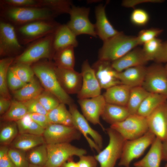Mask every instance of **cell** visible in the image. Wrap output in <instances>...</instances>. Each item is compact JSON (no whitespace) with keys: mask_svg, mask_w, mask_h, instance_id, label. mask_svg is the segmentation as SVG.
<instances>
[{"mask_svg":"<svg viewBox=\"0 0 167 167\" xmlns=\"http://www.w3.org/2000/svg\"><path fill=\"white\" fill-rule=\"evenodd\" d=\"M0 20L15 27L37 20H53L58 15L45 8L22 7L0 5Z\"/></svg>","mask_w":167,"mask_h":167,"instance_id":"1","label":"cell"},{"mask_svg":"<svg viewBox=\"0 0 167 167\" xmlns=\"http://www.w3.org/2000/svg\"><path fill=\"white\" fill-rule=\"evenodd\" d=\"M35 75L44 89L55 96L61 103L70 105L72 99L61 86L55 71V65L50 61H39L31 65Z\"/></svg>","mask_w":167,"mask_h":167,"instance_id":"2","label":"cell"},{"mask_svg":"<svg viewBox=\"0 0 167 167\" xmlns=\"http://www.w3.org/2000/svg\"><path fill=\"white\" fill-rule=\"evenodd\" d=\"M103 42L98 52V59L111 62L139 45L137 36H126L122 32Z\"/></svg>","mask_w":167,"mask_h":167,"instance_id":"3","label":"cell"},{"mask_svg":"<svg viewBox=\"0 0 167 167\" xmlns=\"http://www.w3.org/2000/svg\"><path fill=\"white\" fill-rule=\"evenodd\" d=\"M54 33L28 45L23 52L15 57L13 63L32 65L42 59H52L55 53L53 44Z\"/></svg>","mask_w":167,"mask_h":167,"instance_id":"4","label":"cell"},{"mask_svg":"<svg viewBox=\"0 0 167 167\" xmlns=\"http://www.w3.org/2000/svg\"><path fill=\"white\" fill-rule=\"evenodd\" d=\"M60 24L54 19L40 20L15 27V29L19 42L24 46L54 33Z\"/></svg>","mask_w":167,"mask_h":167,"instance_id":"5","label":"cell"},{"mask_svg":"<svg viewBox=\"0 0 167 167\" xmlns=\"http://www.w3.org/2000/svg\"><path fill=\"white\" fill-rule=\"evenodd\" d=\"M105 131L109 137V143L94 156L100 167H114L117 160L121 157L126 140L110 127Z\"/></svg>","mask_w":167,"mask_h":167,"instance_id":"6","label":"cell"},{"mask_svg":"<svg viewBox=\"0 0 167 167\" xmlns=\"http://www.w3.org/2000/svg\"><path fill=\"white\" fill-rule=\"evenodd\" d=\"M156 138L149 130L142 136L131 140H126L123 148L118 165L129 167L132 161L140 157L152 144Z\"/></svg>","mask_w":167,"mask_h":167,"instance_id":"7","label":"cell"},{"mask_svg":"<svg viewBox=\"0 0 167 167\" xmlns=\"http://www.w3.org/2000/svg\"><path fill=\"white\" fill-rule=\"evenodd\" d=\"M69 111L72 116L73 126L84 136L91 148L99 153L103 147V140L101 135L91 127L74 103L69 105Z\"/></svg>","mask_w":167,"mask_h":167,"instance_id":"8","label":"cell"},{"mask_svg":"<svg viewBox=\"0 0 167 167\" xmlns=\"http://www.w3.org/2000/svg\"><path fill=\"white\" fill-rule=\"evenodd\" d=\"M126 140L139 138L149 130L147 118L137 113L130 114L125 120L110 125Z\"/></svg>","mask_w":167,"mask_h":167,"instance_id":"9","label":"cell"},{"mask_svg":"<svg viewBox=\"0 0 167 167\" xmlns=\"http://www.w3.org/2000/svg\"><path fill=\"white\" fill-rule=\"evenodd\" d=\"M19 42L15 27L11 24L0 20V56L3 58L16 57L25 49Z\"/></svg>","mask_w":167,"mask_h":167,"instance_id":"10","label":"cell"},{"mask_svg":"<svg viewBox=\"0 0 167 167\" xmlns=\"http://www.w3.org/2000/svg\"><path fill=\"white\" fill-rule=\"evenodd\" d=\"M47 148L48 158L45 167H61L73 156L79 157L87 152L85 149L70 143L47 144Z\"/></svg>","mask_w":167,"mask_h":167,"instance_id":"11","label":"cell"},{"mask_svg":"<svg viewBox=\"0 0 167 167\" xmlns=\"http://www.w3.org/2000/svg\"><path fill=\"white\" fill-rule=\"evenodd\" d=\"M90 9L85 7L72 6L69 13L70 19L66 24L68 27L77 36L86 34L96 37L94 24L89 20Z\"/></svg>","mask_w":167,"mask_h":167,"instance_id":"12","label":"cell"},{"mask_svg":"<svg viewBox=\"0 0 167 167\" xmlns=\"http://www.w3.org/2000/svg\"><path fill=\"white\" fill-rule=\"evenodd\" d=\"M142 86L149 92L167 96V74L164 66L158 63L147 67Z\"/></svg>","mask_w":167,"mask_h":167,"instance_id":"13","label":"cell"},{"mask_svg":"<svg viewBox=\"0 0 167 167\" xmlns=\"http://www.w3.org/2000/svg\"><path fill=\"white\" fill-rule=\"evenodd\" d=\"M81 134L74 127L51 123L45 129L43 136L47 144L70 143L80 139Z\"/></svg>","mask_w":167,"mask_h":167,"instance_id":"14","label":"cell"},{"mask_svg":"<svg viewBox=\"0 0 167 167\" xmlns=\"http://www.w3.org/2000/svg\"><path fill=\"white\" fill-rule=\"evenodd\" d=\"M78 102L83 115L90 122L98 125L104 131L106 130L101 123L100 118L104 111L106 102L103 95L93 97L79 99Z\"/></svg>","mask_w":167,"mask_h":167,"instance_id":"15","label":"cell"},{"mask_svg":"<svg viewBox=\"0 0 167 167\" xmlns=\"http://www.w3.org/2000/svg\"><path fill=\"white\" fill-rule=\"evenodd\" d=\"M82 83L81 89L77 94L79 99L89 98L101 95V88L94 71L87 60L81 66Z\"/></svg>","mask_w":167,"mask_h":167,"instance_id":"16","label":"cell"},{"mask_svg":"<svg viewBox=\"0 0 167 167\" xmlns=\"http://www.w3.org/2000/svg\"><path fill=\"white\" fill-rule=\"evenodd\" d=\"M149 130L162 142L167 141V101L147 117Z\"/></svg>","mask_w":167,"mask_h":167,"instance_id":"17","label":"cell"},{"mask_svg":"<svg viewBox=\"0 0 167 167\" xmlns=\"http://www.w3.org/2000/svg\"><path fill=\"white\" fill-rule=\"evenodd\" d=\"M92 67L101 89L106 90L122 84L118 77V72L113 68L111 62L98 59Z\"/></svg>","mask_w":167,"mask_h":167,"instance_id":"18","label":"cell"},{"mask_svg":"<svg viewBox=\"0 0 167 167\" xmlns=\"http://www.w3.org/2000/svg\"><path fill=\"white\" fill-rule=\"evenodd\" d=\"M55 71L61 86L66 93L68 95L79 93L82 83L81 73L74 69L59 68L55 65Z\"/></svg>","mask_w":167,"mask_h":167,"instance_id":"19","label":"cell"},{"mask_svg":"<svg viewBox=\"0 0 167 167\" xmlns=\"http://www.w3.org/2000/svg\"><path fill=\"white\" fill-rule=\"evenodd\" d=\"M105 5L102 4L95 9L96 22L94 24L97 36L103 42L117 35L120 32L116 30L108 20L105 12Z\"/></svg>","mask_w":167,"mask_h":167,"instance_id":"20","label":"cell"},{"mask_svg":"<svg viewBox=\"0 0 167 167\" xmlns=\"http://www.w3.org/2000/svg\"><path fill=\"white\" fill-rule=\"evenodd\" d=\"M148 61L142 49L135 48L120 58L111 62L113 68L118 72L128 68L144 66Z\"/></svg>","mask_w":167,"mask_h":167,"instance_id":"21","label":"cell"},{"mask_svg":"<svg viewBox=\"0 0 167 167\" xmlns=\"http://www.w3.org/2000/svg\"><path fill=\"white\" fill-rule=\"evenodd\" d=\"M147 67L139 66L118 72V77L122 84L131 88L142 86L146 76Z\"/></svg>","mask_w":167,"mask_h":167,"instance_id":"22","label":"cell"},{"mask_svg":"<svg viewBox=\"0 0 167 167\" xmlns=\"http://www.w3.org/2000/svg\"><path fill=\"white\" fill-rule=\"evenodd\" d=\"M76 36L66 24H61L54 33L53 47L56 51L69 47L77 46Z\"/></svg>","mask_w":167,"mask_h":167,"instance_id":"23","label":"cell"},{"mask_svg":"<svg viewBox=\"0 0 167 167\" xmlns=\"http://www.w3.org/2000/svg\"><path fill=\"white\" fill-rule=\"evenodd\" d=\"M151 146L145 156L134 163L135 167H160L163 161L162 142L156 137Z\"/></svg>","mask_w":167,"mask_h":167,"instance_id":"24","label":"cell"},{"mask_svg":"<svg viewBox=\"0 0 167 167\" xmlns=\"http://www.w3.org/2000/svg\"><path fill=\"white\" fill-rule=\"evenodd\" d=\"M131 88L122 84L106 90L103 96L107 103L126 106Z\"/></svg>","mask_w":167,"mask_h":167,"instance_id":"25","label":"cell"},{"mask_svg":"<svg viewBox=\"0 0 167 167\" xmlns=\"http://www.w3.org/2000/svg\"><path fill=\"white\" fill-rule=\"evenodd\" d=\"M44 143H46L43 135L19 133L9 146L26 152Z\"/></svg>","mask_w":167,"mask_h":167,"instance_id":"26","label":"cell"},{"mask_svg":"<svg viewBox=\"0 0 167 167\" xmlns=\"http://www.w3.org/2000/svg\"><path fill=\"white\" fill-rule=\"evenodd\" d=\"M130 114L126 106L106 103L101 117L111 125L122 121Z\"/></svg>","mask_w":167,"mask_h":167,"instance_id":"27","label":"cell"},{"mask_svg":"<svg viewBox=\"0 0 167 167\" xmlns=\"http://www.w3.org/2000/svg\"><path fill=\"white\" fill-rule=\"evenodd\" d=\"M44 89L40 81L34 77L22 88L12 92L15 100L23 102L36 98Z\"/></svg>","mask_w":167,"mask_h":167,"instance_id":"28","label":"cell"},{"mask_svg":"<svg viewBox=\"0 0 167 167\" xmlns=\"http://www.w3.org/2000/svg\"><path fill=\"white\" fill-rule=\"evenodd\" d=\"M74 47H69L56 51L52 59L57 67L64 69H74L75 64Z\"/></svg>","mask_w":167,"mask_h":167,"instance_id":"29","label":"cell"},{"mask_svg":"<svg viewBox=\"0 0 167 167\" xmlns=\"http://www.w3.org/2000/svg\"><path fill=\"white\" fill-rule=\"evenodd\" d=\"M166 101V96L150 92L141 104L136 113L147 118L159 105Z\"/></svg>","mask_w":167,"mask_h":167,"instance_id":"30","label":"cell"},{"mask_svg":"<svg viewBox=\"0 0 167 167\" xmlns=\"http://www.w3.org/2000/svg\"><path fill=\"white\" fill-rule=\"evenodd\" d=\"M28 113L27 109L21 101L16 100H12L8 110L0 117L2 122H16Z\"/></svg>","mask_w":167,"mask_h":167,"instance_id":"31","label":"cell"},{"mask_svg":"<svg viewBox=\"0 0 167 167\" xmlns=\"http://www.w3.org/2000/svg\"><path fill=\"white\" fill-rule=\"evenodd\" d=\"M149 93L142 86L131 88L126 106L131 114L137 113L141 104Z\"/></svg>","mask_w":167,"mask_h":167,"instance_id":"32","label":"cell"},{"mask_svg":"<svg viewBox=\"0 0 167 167\" xmlns=\"http://www.w3.org/2000/svg\"><path fill=\"white\" fill-rule=\"evenodd\" d=\"M26 156L30 164L45 167L48 158L47 144H41L28 151Z\"/></svg>","mask_w":167,"mask_h":167,"instance_id":"33","label":"cell"},{"mask_svg":"<svg viewBox=\"0 0 167 167\" xmlns=\"http://www.w3.org/2000/svg\"><path fill=\"white\" fill-rule=\"evenodd\" d=\"M15 57H7L0 60V95L11 99L7 83V74L9 68L13 63Z\"/></svg>","mask_w":167,"mask_h":167,"instance_id":"34","label":"cell"},{"mask_svg":"<svg viewBox=\"0 0 167 167\" xmlns=\"http://www.w3.org/2000/svg\"><path fill=\"white\" fill-rule=\"evenodd\" d=\"M19 133L43 135L45 129L35 122L28 113L16 122Z\"/></svg>","mask_w":167,"mask_h":167,"instance_id":"35","label":"cell"},{"mask_svg":"<svg viewBox=\"0 0 167 167\" xmlns=\"http://www.w3.org/2000/svg\"><path fill=\"white\" fill-rule=\"evenodd\" d=\"M19 133L15 122H3L0 127L1 145H10Z\"/></svg>","mask_w":167,"mask_h":167,"instance_id":"36","label":"cell"},{"mask_svg":"<svg viewBox=\"0 0 167 167\" xmlns=\"http://www.w3.org/2000/svg\"><path fill=\"white\" fill-rule=\"evenodd\" d=\"M42 7L50 9L58 16L69 14L73 5L69 0H41Z\"/></svg>","mask_w":167,"mask_h":167,"instance_id":"37","label":"cell"},{"mask_svg":"<svg viewBox=\"0 0 167 167\" xmlns=\"http://www.w3.org/2000/svg\"><path fill=\"white\" fill-rule=\"evenodd\" d=\"M10 69L22 81L28 83L34 78L35 75L31 65L19 63H13Z\"/></svg>","mask_w":167,"mask_h":167,"instance_id":"38","label":"cell"},{"mask_svg":"<svg viewBox=\"0 0 167 167\" xmlns=\"http://www.w3.org/2000/svg\"><path fill=\"white\" fill-rule=\"evenodd\" d=\"M163 44L161 39L156 38L143 44L142 49L148 62L155 60L161 50Z\"/></svg>","mask_w":167,"mask_h":167,"instance_id":"39","label":"cell"},{"mask_svg":"<svg viewBox=\"0 0 167 167\" xmlns=\"http://www.w3.org/2000/svg\"><path fill=\"white\" fill-rule=\"evenodd\" d=\"M66 105L61 103L57 107L48 113L47 116L51 123L63 125L67 118L70 114Z\"/></svg>","mask_w":167,"mask_h":167,"instance_id":"40","label":"cell"},{"mask_svg":"<svg viewBox=\"0 0 167 167\" xmlns=\"http://www.w3.org/2000/svg\"><path fill=\"white\" fill-rule=\"evenodd\" d=\"M36 98L48 113L61 103L55 96L45 89Z\"/></svg>","mask_w":167,"mask_h":167,"instance_id":"41","label":"cell"},{"mask_svg":"<svg viewBox=\"0 0 167 167\" xmlns=\"http://www.w3.org/2000/svg\"><path fill=\"white\" fill-rule=\"evenodd\" d=\"M8 154L15 167H29L26 152L10 147Z\"/></svg>","mask_w":167,"mask_h":167,"instance_id":"42","label":"cell"},{"mask_svg":"<svg viewBox=\"0 0 167 167\" xmlns=\"http://www.w3.org/2000/svg\"><path fill=\"white\" fill-rule=\"evenodd\" d=\"M0 5L16 7H42L41 0H1Z\"/></svg>","mask_w":167,"mask_h":167,"instance_id":"43","label":"cell"},{"mask_svg":"<svg viewBox=\"0 0 167 167\" xmlns=\"http://www.w3.org/2000/svg\"><path fill=\"white\" fill-rule=\"evenodd\" d=\"M149 15L144 10L137 8L134 9L131 12L130 19L134 25L142 27L146 25L149 20Z\"/></svg>","mask_w":167,"mask_h":167,"instance_id":"44","label":"cell"},{"mask_svg":"<svg viewBox=\"0 0 167 167\" xmlns=\"http://www.w3.org/2000/svg\"><path fill=\"white\" fill-rule=\"evenodd\" d=\"M163 30L159 28H152L141 30L137 36L139 45L150 41L160 35Z\"/></svg>","mask_w":167,"mask_h":167,"instance_id":"45","label":"cell"},{"mask_svg":"<svg viewBox=\"0 0 167 167\" xmlns=\"http://www.w3.org/2000/svg\"><path fill=\"white\" fill-rule=\"evenodd\" d=\"M7 83L8 88L12 92L20 89L27 84L21 80L10 68L7 74Z\"/></svg>","mask_w":167,"mask_h":167,"instance_id":"46","label":"cell"},{"mask_svg":"<svg viewBox=\"0 0 167 167\" xmlns=\"http://www.w3.org/2000/svg\"><path fill=\"white\" fill-rule=\"evenodd\" d=\"M23 102L26 106L28 113H39L48 114V112L36 98Z\"/></svg>","mask_w":167,"mask_h":167,"instance_id":"47","label":"cell"},{"mask_svg":"<svg viewBox=\"0 0 167 167\" xmlns=\"http://www.w3.org/2000/svg\"><path fill=\"white\" fill-rule=\"evenodd\" d=\"M9 148L8 146H0V167H15L8 155Z\"/></svg>","mask_w":167,"mask_h":167,"instance_id":"48","label":"cell"},{"mask_svg":"<svg viewBox=\"0 0 167 167\" xmlns=\"http://www.w3.org/2000/svg\"><path fill=\"white\" fill-rule=\"evenodd\" d=\"M28 114L35 122L44 129L51 124L47 115L39 113Z\"/></svg>","mask_w":167,"mask_h":167,"instance_id":"49","label":"cell"},{"mask_svg":"<svg viewBox=\"0 0 167 167\" xmlns=\"http://www.w3.org/2000/svg\"><path fill=\"white\" fill-rule=\"evenodd\" d=\"M79 157L78 167H96L98 162L94 156L85 155Z\"/></svg>","mask_w":167,"mask_h":167,"instance_id":"50","label":"cell"},{"mask_svg":"<svg viewBox=\"0 0 167 167\" xmlns=\"http://www.w3.org/2000/svg\"><path fill=\"white\" fill-rule=\"evenodd\" d=\"M12 100L11 99L0 96V114H4L10 107Z\"/></svg>","mask_w":167,"mask_h":167,"instance_id":"51","label":"cell"},{"mask_svg":"<svg viewBox=\"0 0 167 167\" xmlns=\"http://www.w3.org/2000/svg\"><path fill=\"white\" fill-rule=\"evenodd\" d=\"M154 61L159 63L167 62V43H163L161 50Z\"/></svg>","mask_w":167,"mask_h":167,"instance_id":"52","label":"cell"},{"mask_svg":"<svg viewBox=\"0 0 167 167\" xmlns=\"http://www.w3.org/2000/svg\"><path fill=\"white\" fill-rule=\"evenodd\" d=\"M61 167H78L77 162H75L71 158L65 162Z\"/></svg>","mask_w":167,"mask_h":167,"instance_id":"53","label":"cell"},{"mask_svg":"<svg viewBox=\"0 0 167 167\" xmlns=\"http://www.w3.org/2000/svg\"><path fill=\"white\" fill-rule=\"evenodd\" d=\"M163 161L167 162V141L162 142Z\"/></svg>","mask_w":167,"mask_h":167,"instance_id":"54","label":"cell"},{"mask_svg":"<svg viewBox=\"0 0 167 167\" xmlns=\"http://www.w3.org/2000/svg\"><path fill=\"white\" fill-rule=\"evenodd\" d=\"M29 167H43L40 166H36L31 164H30Z\"/></svg>","mask_w":167,"mask_h":167,"instance_id":"55","label":"cell"},{"mask_svg":"<svg viewBox=\"0 0 167 167\" xmlns=\"http://www.w3.org/2000/svg\"><path fill=\"white\" fill-rule=\"evenodd\" d=\"M165 69L167 74V62L165 66H164Z\"/></svg>","mask_w":167,"mask_h":167,"instance_id":"56","label":"cell"},{"mask_svg":"<svg viewBox=\"0 0 167 167\" xmlns=\"http://www.w3.org/2000/svg\"><path fill=\"white\" fill-rule=\"evenodd\" d=\"M165 167H167V163H166V165H165Z\"/></svg>","mask_w":167,"mask_h":167,"instance_id":"57","label":"cell"}]
</instances>
